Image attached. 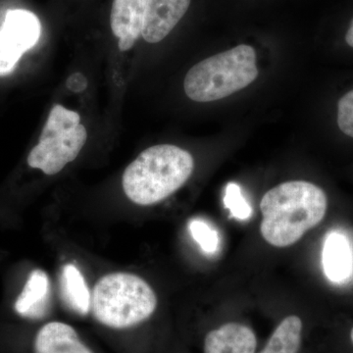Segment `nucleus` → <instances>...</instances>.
Here are the masks:
<instances>
[{"instance_id": "1", "label": "nucleus", "mask_w": 353, "mask_h": 353, "mask_svg": "<svg viewBox=\"0 0 353 353\" xmlns=\"http://www.w3.org/2000/svg\"><path fill=\"white\" fill-rule=\"evenodd\" d=\"M328 199L321 188L305 181L281 183L264 194L260 203V232L267 243L287 248L317 226L326 214Z\"/></svg>"}, {"instance_id": "2", "label": "nucleus", "mask_w": 353, "mask_h": 353, "mask_svg": "<svg viewBox=\"0 0 353 353\" xmlns=\"http://www.w3.org/2000/svg\"><path fill=\"white\" fill-rule=\"evenodd\" d=\"M194 167V158L183 148L172 145L152 146L127 167L123 174V190L134 203L153 205L182 188Z\"/></svg>"}, {"instance_id": "3", "label": "nucleus", "mask_w": 353, "mask_h": 353, "mask_svg": "<svg viewBox=\"0 0 353 353\" xmlns=\"http://www.w3.org/2000/svg\"><path fill=\"white\" fill-rule=\"evenodd\" d=\"M157 297L143 279L118 272L102 277L92 297L97 321L114 330L134 328L152 317Z\"/></svg>"}, {"instance_id": "4", "label": "nucleus", "mask_w": 353, "mask_h": 353, "mask_svg": "<svg viewBox=\"0 0 353 353\" xmlns=\"http://www.w3.org/2000/svg\"><path fill=\"white\" fill-rule=\"evenodd\" d=\"M257 76L254 48L241 44L194 65L185 76L183 88L192 101H216L248 87Z\"/></svg>"}, {"instance_id": "5", "label": "nucleus", "mask_w": 353, "mask_h": 353, "mask_svg": "<svg viewBox=\"0 0 353 353\" xmlns=\"http://www.w3.org/2000/svg\"><path fill=\"white\" fill-rule=\"evenodd\" d=\"M87 139L80 114L57 104L51 109L38 145L28 157V164L46 175H57L78 157Z\"/></svg>"}, {"instance_id": "6", "label": "nucleus", "mask_w": 353, "mask_h": 353, "mask_svg": "<svg viewBox=\"0 0 353 353\" xmlns=\"http://www.w3.org/2000/svg\"><path fill=\"white\" fill-rule=\"evenodd\" d=\"M41 26L34 13L24 9L7 11L0 27V77L12 73L21 57L38 43Z\"/></svg>"}, {"instance_id": "7", "label": "nucleus", "mask_w": 353, "mask_h": 353, "mask_svg": "<svg viewBox=\"0 0 353 353\" xmlns=\"http://www.w3.org/2000/svg\"><path fill=\"white\" fill-rule=\"evenodd\" d=\"M190 0H148L141 37L148 43L163 41L187 13Z\"/></svg>"}, {"instance_id": "8", "label": "nucleus", "mask_w": 353, "mask_h": 353, "mask_svg": "<svg viewBox=\"0 0 353 353\" xmlns=\"http://www.w3.org/2000/svg\"><path fill=\"white\" fill-rule=\"evenodd\" d=\"M148 0H114L110 26L119 50H131L143 32Z\"/></svg>"}, {"instance_id": "9", "label": "nucleus", "mask_w": 353, "mask_h": 353, "mask_svg": "<svg viewBox=\"0 0 353 353\" xmlns=\"http://www.w3.org/2000/svg\"><path fill=\"white\" fill-rule=\"evenodd\" d=\"M34 353H94L66 323H46L36 334Z\"/></svg>"}, {"instance_id": "10", "label": "nucleus", "mask_w": 353, "mask_h": 353, "mask_svg": "<svg viewBox=\"0 0 353 353\" xmlns=\"http://www.w3.org/2000/svg\"><path fill=\"white\" fill-rule=\"evenodd\" d=\"M323 270L334 284H341L352 277L353 252L347 236L341 232L327 234L322 252Z\"/></svg>"}, {"instance_id": "11", "label": "nucleus", "mask_w": 353, "mask_h": 353, "mask_svg": "<svg viewBox=\"0 0 353 353\" xmlns=\"http://www.w3.org/2000/svg\"><path fill=\"white\" fill-rule=\"evenodd\" d=\"M254 332L240 323H227L206 334L204 353H255Z\"/></svg>"}, {"instance_id": "12", "label": "nucleus", "mask_w": 353, "mask_h": 353, "mask_svg": "<svg viewBox=\"0 0 353 353\" xmlns=\"http://www.w3.org/2000/svg\"><path fill=\"white\" fill-rule=\"evenodd\" d=\"M48 292V274L39 269L32 271L15 303V310L24 317L39 318L46 309Z\"/></svg>"}, {"instance_id": "13", "label": "nucleus", "mask_w": 353, "mask_h": 353, "mask_svg": "<svg viewBox=\"0 0 353 353\" xmlns=\"http://www.w3.org/2000/svg\"><path fill=\"white\" fill-rule=\"evenodd\" d=\"M61 290L64 301L79 314L85 315L92 306L90 290L81 271L73 264L63 267Z\"/></svg>"}, {"instance_id": "14", "label": "nucleus", "mask_w": 353, "mask_h": 353, "mask_svg": "<svg viewBox=\"0 0 353 353\" xmlns=\"http://www.w3.org/2000/svg\"><path fill=\"white\" fill-rule=\"evenodd\" d=\"M303 322L296 315L288 316L273 332L259 353H297L301 343Z\"/></svg>"}, {"instance_id": "15", "label": "nucleus", "mask_w": 353, "mask_h": 353, "mask_svg": "<svg viewBox=\"0 0 353 353\" xmlns=\"http://www.w3.org/2000/svg\"><path fill=\"white\" fill-rule=\"evenodd\" d=\"M225 208L229 209L231 215L239 220H246L252 214V209L245 197L241 194L240 185L230 183L224 196Z\"/></svg>"}, {"instance_id": "16", "label": "nucleus", "mask_w": 353, "mask_h": 353, "mask_svg": "<svg viewBox=\"0 0 353 353\" xmlns=\"http://www.w3.org/2000/svg\"><path fill=\"white\" fill-rule=\"evenodd\" d=\"M190 232L194 240L199 243L202 250L209 254L217 252L219 246V236L208 223L201 220H192L190 223Z\"/></svg>"}, {"instance_id": "17", "label": "nucleus", "mask_w": 353, "mask_h": 353, "mask_svg": "<svg viewBox=\"0 0 353 353\" xmlns=\"http://www.w3.org/2000/svg\"><path fill=\"white\" fill-rule=\"evenodd\" d=\"M338 125L343 134L353 138V90L339 101Z\"/></svg>"}, {"instance_id": "18", "label": "nucleus", "mask_w": 353, "mask_h": 353, "mask_svg": "<svg viewBox=\"0 0 353 353\" xmlns=\"http://www.w3.org/2000/svg\"><path fill=\"white\" fill-rule=\"evenodd\" d=\"M66 85L71 92L79 94V92H82L87 88L88 81L83 74L75 73L67 79Z\"/></svg>"}, {"instance_id": "19", "label": "nucleus", "mask_w": 353, "mask_h": 353, "mask_svg": "<svg viewBox=\"0 0 353 353\" xmlns=\"http://www.w3.org/2000/svg\"><path fill=\"white\" fill-rule=\"evenodd\" d=\"M345 41H347L348 46H352L353 48V19L350 22V28H348Z\"/></svg>"}, {"instance_id": "20", "label": "nucleus", "mask_w": 353, "mask_h": 353, "mask_svg": "<svg viewBox=\"0 0 353 353\" xmlns=\"http://www.w3.org/2000/svg\"><path fill=\"white\" fill-rule=\"evenodd\" d=\"M350 339H352V343H353V328L352 330V332H350Z\"/></svg>"}]
</instances>
